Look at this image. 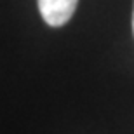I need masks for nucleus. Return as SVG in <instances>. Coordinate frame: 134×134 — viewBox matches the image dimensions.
<instances>
[{"label":"nucleus","mask_w":134,"mask_h":134,"mask_svg":"<svg viewBox=\"0 0 134 134\" xmlns=\"http://www.w3.org/2000/svg\"><path fill=\"white\" fill-rule=\"evenodd\" d=\"M132 31H134V12H132Z\"/></svg>","instance_id":"nucleus-2"},{"label":"nucleus","mask_w":134,"mask_h":134,"mask_svg":"<svg viewBox=\"0 0 134 134\" xmlns=\"http://www.w3.org/2000/svg\"><path fill=\"white\" fill-rule=\"evenodd\" d=\"M42 19L52 28L66 25L73 16L79 0H37Z\"/></svg>","instance_id":"nucleus-1"}]
</instances>
